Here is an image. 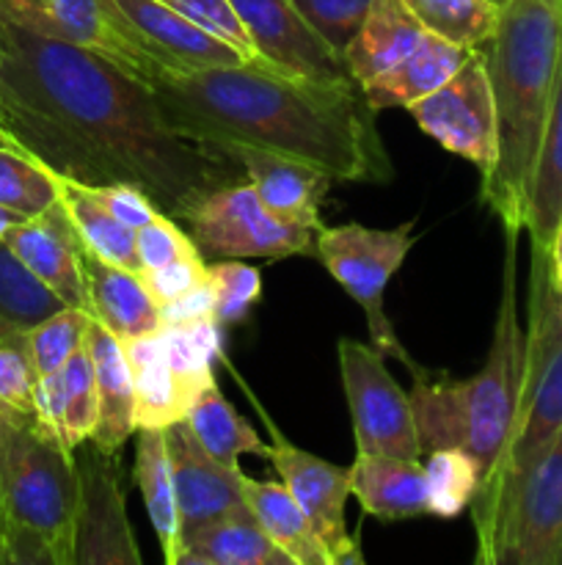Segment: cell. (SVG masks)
I'll return each instance as SVG.
<instances>
[{"label": "cell", "mask_w": 562, "mask_h": 565, "mask_svg": "<svg viewBox=\"0 0 562 565\" xmlns=\"http://www.w3.org/2000/svg\"><path fill=\"white\" fill-rule=\"evenodd\" d=\"M0 22V127L44 169L80 185L130 182L176 221L246 180L229 154L176 132L152 86L125 66Z\"/></svg>", "instance_id": "cell-1"}, {"label": "cell", "mask_w": 562, "mask_h": 565, "mask_svg": "<svg viewBox=\"0 0 562 565\" xmlns=\"http://www.w3.org/2000/svg\"><path fill=\"white\" fill-rule=\"evenodd\" d=\"M169 125L215 149L284 154L342 182H386L389 154L356 83H317L262 64L149 83Z\"/></svg>", "instance_id": "cell-2"}, {"label": "cell", "mask_w": 562, "mask_h": 565, "mask_svg": "<svg viewBox=\"0 0 562 565\" xmlns=\"http://www.w3.org/2000/svg\"><path fill=\"white\" fill-rule=\"evenodd\" d=\"M562 47V0H507L483 44L496 108V160L479 199L501 230L523 232Z\"/></svg>", "instance_id": "cell-3"}, {"label": "cell", "mask_w": 562, "mask_h": 565, "mask_svg": "<svg viewBox=\"0 0 562 565\" xmlns=\"http://www.w3.org/2000/svg\"><path fill=\"white\" fill-rule=\"evenodd\" d=\"M518 230H505V268L494 337L479 373L466 381H441L419 370L413 379V417L422 450L466 447L479 463L483 494L494 483L518 423L527 370V323L518 309Z\"/></svg>", "instance_id": "cell-4"}, {"label": "cell", "mask_w": 562, "mask_h": 565, "mask_svg": "<svg viewBox=\"0 0 562 565\" xmlns=\"http://www.w3.org/2000/svg\"><path fill=\"white\" fill-rule=\"evenodd\" d=\"M562 430V290L551 270L549 252L532 248L527 309V370L518 423L494 483L474 497L472 522L483 565H499L501 539L512 500L532 463Z\"/></svg>", "instance_id": "cell-5"}, {"label": "cell", "mask_w": 562, "mask_h": 565, "mask_svg": "<svg viewBox=\"0 0 562 565\" xmlns=\"http://www.w3.org/2000/svg\"><path fill=\"white\" fill-rule=\"evenodd\" d=\"M80 478L36 414L0 406V502L9 565H75Z\"/></svg>", "instance_id": "cell-6"}, {"label": "cell", "mask_w": 562, "mask_h": 565, "mask_svg": "<svg viewBox=\"0 0 562 565\" xmlns=\"http://www.w3.org/2000/svg\"><path fill=\"white\" fill-rule=\"evenodd\" d=\"M413 246V221L395 226V230H372L361 224L320 226L314 254L336 279V285L364 309L369 323V337L383 356H395L406 364L411 375H417L419 364L406 353L397 340L395 326L386 318L383 296L391 276L406 263Z\"/></svg>", "instance_id": "cell-7"}, {"label": "cell", "mask_w": 562, "mask_h": 565, "mask_svg": "<svg viewBox=\"0 0 562 565\" xmlns=\"http://www.w3.org/2000/svg\"><path fill=\"white\" fill-rule=\"evenodd\" d=\"M336 353L345 401L353 417L356 450L364 456L422 461L424 450L413 403L386 367L383 351L353 337H342Z\"/></svg>", "instance_id": "cell-8"}, {"label": "cell", "mask_w": 562, "mask_h": 565, "mask_svg": "<svg viewBox=\"0 0 562 565\" xmlns=\"http://www.w3.org/2000/svg\"><path fill=\"white\" fill-rule=\"evenodd\" d=\"M193 241L207 257L284 259L314 254L317 230L281 221L270 213L248 180L209 193L191 215Z\"/></svg>", "instance_id": "cell-9"}, {"label": "cell", "mask_w": 562, "mask_h": 565, "mask_svg": "<svg viewBox=\"0 0 562 565\" xmlns=\"http://www.w3.org/2000/svg\"><path fill=\"white\" fill-rule=\"evenodd\" d=\"M419 127L446 152L488 174L496 160V108L483 50L474 47L441 88L408 108Z\"/></svg>", "instance_id": "cell-10"}, {"label": "cell", "mask_w": 562, "mask_h": 565, "mask_svg": "<svg viewBox=\"0 0 562 565\" xmlns=\"http://www.w3.org/2000/svg\"><path fill=\"white\" fill-rule=\"evenodd\" d=\"M0 17L36 36L94 50L141 81H158V70L132 39L114 0H0Z\"/></svg>", "instance_id": "cell-11"}, {"label": "cell", "mask_w": 562, "mask_h": 565, "mask_svg": "<svg viewBox=\"0 0 562 565\" xmlns=\"http://www.w3.org/2000/svg\"><path fill=\"white\" fill-rule=\"evenodd\" d=\"M77 458L80 500H77L75 565H141L130 519L119 452L86 441Z\"/></svg>", "instance_id": "cell-12"}, {"label": "cell", "mask_w": 562, "mask_h": 565, "mask_svg": "<svg viewBox=\"0 0 562 565\" xmlns=\"http://www.w3.org/2000/svg\"><path fill=\"white\" fill-rule=\"evenodd\" d=\"M270 428L268 461L279 472L281 483L287 486L309 522L317 530L325 552H328L331 565H358L364 563L358 552L356 539L347 533L345 505L350 497V467H336V463L323 461L314 452L301 450L292 445L268 417Z\"/></svg>", "instance_id": "cell-13"}, {"label": "cell", "mask_w": 562, "mask_h": 565, "mask_svg": "<svg viewBox=\"0 0 562 565\" xmlns=\"http://www.w3.org/2000/svg\"><path fill=\"white\" fill-rule=\"evenodd\" d=\"M231 6L257 55L275 72L317 83H356L345 55L309 25L292 0H231Z\"/></svg>", "instance_id": "cell-14"}, {"label": "cell", "mask_w": 562, "mask_h": 565, "mask_svg": "<svg viewBox=\"0 0 562 565\" xmlns=\"http://www.w3.org/2000/svg\"><path fill=\"white\" fill-rule=\"evenodd\" d=\"M562 430L523 478L501 539L499 565H560Z\"/></svg>", "instance_id": "cell-15"}, {"label": "cell", "mask_w": 562, "mask_h": 565, "mask_svg": "<svg viewBox=\"0 0 562 565\" xmlns=\"http://www.w3.org/2000/svg\"><path fill=\"white\" fill-rule=\"evenodd\" d=\"M132 39L158 70V77H182L215 66L251 64L240 50L213 36L160 0H114Z\"/></svg>", "instance_id": "cell-16"}, {"label": "cell", "mask_w": 562, "mask_h": 565, "mask_svg": "<svg viewBox=\"0 0 562 565\" xmlns=\"http://www.w3.org/2000/svg\"><path fill=\"white\" fill-rule=\"evenodd\" d=\"M165 445H169L182 533L248 508L240 463H224L209 456L185 419L165 428Z\"/></svg>", "instance_id": "cell-17"}, {"label": "cell", "mask_w": 562, "mask_h": 565, "mask_svg": "<svg viewBox=\"0 0 562 565\" xmlns=\"http://www.w3.org/2000/svg\"><path fill=\"white\" fill-rule=\"evenodd\" d=\"M0 241L64 307H77L88 312V285L86 270H83L86 248H83L61 202L50 204L44 213L17 224Z\"/></svg>", "instance_id": "cell-18"}, {"label": "cell", "mask_w": 562, "mask_h": 565, "mask_svg": "<svg viewBox=\"0 0 562 565\" xmlns=\"http://www.w3.org/2000/svg\"><path fill=\"white\" fill-rule=\"evenodd\" d=\"M242 169L264 207L281 221L320 230V204L331 188V177L301 160L262 152L251 147L224 149Z\"/></svg>", "instance_id": "cell-19"}, {"label": "cell", "mask_w": 562, "mask_h": 565, "mask_svg": "<svg viewBox=\"0 0 562 565\" xmlns=\"http://www.w3.org/2000/svg\"><path fill=\"white\" fill-rule=\"evenodd\" d=\"M83 270L88 285V312L121 342L158 334L163 329L160 307L143 287L141 274L102 263L83 252Z\"/></svg>", "instance_id": "cell-20"}, {"label": "cell", "mask_w": 562, "mask_h": 565, "mask_svg": "<svg viewBox=\"0 0 562 565\" xmlns=\"http://www.w3.org/2000/svg\"><path fill=\"white\" fill-rule=\"evenodd\" d=\"M86 348L91 353L99 401V419L91 441L108 452H121L127 439L138 434L136 381H132L125 345L99 320H91Z\"/></svg>", "instance_id": "cell-21"}, {"label": "cell", "mask_w": 562, "mask_h": 565, "mask_svg": "<svg viewBox=\"0 0 562 565\" xmlns=\"http://www.w3.org/2000/svg\"><path fill=\"white\" fill-rule=\"evenodd\" d=\"M472 50L452 44L446 39L428 33L411 53L397 61L391 70L378 75L375 81L364 83L361 94L372 114L389 108H411L413 103L433 94L444 86L452 75L463 66Z\"/></svg>", "instance_id": "cell-22"}, {"label": "cell", "mask_w": 562, "mask_h": 565, "mask_svg": "<svg viewBox=\"0 0 562 565\" xmlns=\"http://www.w3.org/2000/svg\"><path fill=\"white\" fill-rule=\"evenodd\" d=\"M136 381V423L138 428L165 430L182 423L204 390L176 375L163 356V342L158 334L121 342Z\"/></svg>", "instance_id": "cell-23"}, {"label": "cell", "mask_w": 562, "mask_h": 565, "mask_svg": "<svg viewBox=\"0 0 562 565\" xmlns=\"http://www.w3.org/2000/svg\"><path fill=\"white\" fill-rule=\"evenodd\" d=\"M350 497H356L364 513L383 522L430 513L422 461L358 452L350 467Z\"/></svg>", "instance_id": "cell-24"}, {"label": "cell", "mask_w": 562, "mask_h": 565, "mask_svg": "<svg viewBox=\"0 0 562 565\" xmlns=\"http://www.w3.org/2000/svg\"><path fill=\"white\" fill-rule=\"evenodd\" d=\"M176 565H295L270 541L251 508L187 530Z\"/></svg>", "instance_id": "cell-25"}, {"label": "cell", "mask_w": 562, "mask_h": 565, "mask_svg": "<svg viewBox=\"0 0 562 565\" xmlns=\"http://www.w3.org/2000/svg\"><path fill=\"white\" fill-rule=\"evenodd\" d=\"M424 36H428V31L402 0H375L369 6V14L364 17L361 28L345 50V64L350 70V77L361 88L364 83L375 81L386 70H391L397 61L406 58Z\"/></svg>", "instance_id": "cell-26"}, {"label": "cell", "mask_w": 562, "mask_h": 565, "mask_svg": "<svg viewBox=\"0 0 562 565\" xmlns=\"http://www.w3.org/2000/svg\"><path fill=\"white\" fill-rule=\"evenodd\" d=\"M242 494L248 508L275 546L295 565H331L317 530L309 522L284 483L253 480L242 472Z\"/></svg>", "instance_id": "cell-27"}, {"label": "cell", "mask_w": 562, "mask_h": 565, "mask_svg": "<svg viewBox=\"0 0 562 565\" xmlns=\"http://www.w3.org/2000/svg\"><path fill=\"white\" fill-rule=\"evenodd\" d=\"M562 218V47L556 64L554 92H551L549 116H545L543 141H540L538 166H534L532 188H529L527 221L523 232L532 248L549 252L551 237Z\"/></svg>", "instance_id": "cell-28"}, {"label": "cell", "mask_w": 562, "mask_h": 565, "mask_svg": "<svg viewBox=\"0 0 562 565\" xmlns=\"http://www.w3.org/2000/svg\"><path fill=\"white\" fill-rule=\"evenodd\" d=\"M136 486L143 497V508L158 533L160 552L169 565H176L180 555V508H176L174 475H171L165 430L138 428L136 436Z\"/></svg>", "instance_id": "cell-29"}, {"label": "cell", "mask_w": 562, "mask_h": 565, "mask_svg": "<svg viewBox=\"0 0 562 565\" xmlns=\"http://www.w3.org/2000/svg\"><path fill=\"white\" fill-rule=\"evenodd\" d=\"M53 177L55 185H58L61 207L69 215L83 248H86L88 254H94V257L102 259V263L141 274L136 230H130V226L121 224L119 218H114V215L91 196V191H88L86 185H80V182L75 180H66V177L58 174Z\"/></svg>", "instance_id": "cell-30"}, {"label": "cell", "mask_w": 562, "mask_h": 565, "mask_svg": "<svg viewBox=\"0 0 562 565\" xmlns=\"http://www.w3.org/2000/svg\"><path fill=\"white\" fill-rule=\"evenodd\" d=\"M198 445L224 463H237L240 456H268V445L257 428L220 395L218 384L207 386L185 417Z\"/></svg>", "instance_id": "cell-31"}, {"label": "cell", "mask_w": 562, "mask_h": 565, "mask_svg": "<svg viewBox=\"0 0 562 565\" xmlns=\"http://www.w3.org/2000/svg\"><path fill=\"white\" fill-rule=\"evenodd\" d=\"M428 33L461 47H483L499 25V6L488 0H402Z\"/></svg>", "instance_id": "cell-32"}, {"label": "cell", "mask_w": 562, "mask_h": 565, "mask_svg": "<svg viewBox=\"0 0 562 565\" xmlns=\"http://www.w3.org/2000/svg\"><path fill=\"white\" fill-rule=\"evenodd\" d=\"M424 456L430 513L441 519L461 516L477 497L479 463L466 447H439Z\"/></svg>", "instance_id": "cell-33"}, {"label": "cell", "mask_w": 562, "mask_h": 565, "mask_svg": "<svg viewBox=\"0 0 562 565\" xmlns=\"http://www.w3.org/2000/svg\"><path fill=\"white\" fill-rule=\"evenodd\" d=\"M64 303L0 241V331H28Z\"/></svg>", "instance_id": "cell-34"}, {"label": "cell", "mask_w": 562, "mask_h": 565, "mask_svg": "<svg viewBox=\"0 0 562 565\" xmlns=\"http://www.w3.org/2000/svg\"><path fill=\"white\" fill-rule=\"evenodd\" d=\"M61 384H64V425H61V441L72 452L80 445L91 441L99 419L97 379H94V362L88 348L72 353L69 362L61 367Z\"/></svg>", "instance_id": "cell-35"}, {"label": "cell", "mask_w": 562, "mask_h": 565, "mask_svg": "<svg viewBox=\"0 0 562 565\" xmlns=\"http://www.w3.org/2000/svg\"><path fill=\"white\" fill-rule=\"evenodd\" d=\"M91 320L94 318L86 309L61 307L58 312H53L50 318L31 326L25 331V342L36 375H47L64 367L72 353H77L86 345Z\"/></svg>", "instance_id": "cell-36"}, {"label": "cell", "mask_w": 562, "mask_h": 565, "mask_svg": "<svg viewBox=\"0 0 562 565\" xmlns=\"http://www.w3.org/2000/svg\"><path fill=\"white\" fill-rule=\"evenodd\" d=\"M55 202H58V185L53 171L17 149L0 147V204L31 218Z\"/></svg>", "instance_id": "cell-37"}, {"label": "cell", "mask_w": 562, "mask_h": 565, "mask_svg": "<svg viewBox=\"0 0 562 565\" xmlns=\"http://www.w3.org/2000/svg\"><path fill=\"white\" fill-rule=\"evenodd\" d=\"M207 276L215 292V323L220 329L246 320L253 303L262 298V274L242 259H220L207 265Z\"/></svg>", "instance_id": "cell-38"}, {"label": "cell", "mask_w": 562, "mask_h": 565, "mask_svg": "<svg viewBox=\"0 0 562 565\" xmlns=\"http://www.w3.org/2000/svg\"><path fill=\"white\" fill-rule=\"evenodd\" d=\"M36 379L25 331H0V406L33 414Z\"/></svg>", "instance_id": "cell-39"}, {"label": "cell", "mask_w": 562, "mask_h": 565, "mask_svg": "<svg viewBox=\"0 0 562 565\" xmlns=\"http://www.w3.org/2000/svg\"><path fill=\"white\" fill-rule=\"evenodd\" d=\"M292 3L336 53L345 55L347 44L353 42L375 0H292Z\"/></svg>", "instance_id": "cell-40"}, {"label": "cell", "mask_w": 562, "mask_h": 565, "mask_svg": "<svg viewBox=\"0 0 562 565\" xmlns=\"http://www.w3.org/2000/svg\"><path fill=\"white\" fill-rule=\"evenodd\" d=\"M160 3H165L169 9L180 11L182 17H187L191 22H196L198 28H204L207 33H213V36L224 39L226 44H231L235 50H240L242 55H246L251 64H264L262 58L257 55V50H253L251 39H248L246 28H242L240 17H237L235 6H231V0H160ZM273 70V66H270Z\"/></svg>", "instance_id": "cell-41"}, {"label": "cell", "mask_w": 562, "mask_h": 565, "mask_svg": "<svg viewBox=\"0 0 562 565\" xmlns=\"http://www.w3.org/2000/svg\"><path fill=\"white\" fill-rule=\"evenodd\" d=\"M136 246H138V263L141 270L147 268H160V265H169L180 257H193L198 252L196 241L191 235L180 230L176 218L160 213L154 215L149 224H143L136 232Z\"/></svg>", "instance_id": "cell-42"}, {"label": "cell", "mask_w": 562, "mask_h": 565, "mask_svg": "<svg viewBox=\"0 0 562 565\" xmlns=\"http://www.w3.org/2000/svg\"><path fill=\"white\" fill-rule=\"evenodd\" d=\"M204 279H207V263L202 259V254L180 257L169 265H160V268L141 270L143 287L158 301V307L176 301L180 296L191 292L193 287L202 285Z\"/></svg>", "instance_id": "cell-43"}, {"label": "cell", "mask_w": 562, "mask_h": 565, "mask_svg": "<svg viewBox=\"0 0 562 565\" xmlns=\"http://www.w3.org/2000/svg\"><path fill=\"white\" fill-rule=\"evenodd\" d=\"M91 191V196L108 210L114 218H119L121 224H127L130 230H141L143 224L160 215L163 210L141 191V188L130 185V182H114V185H86Z\"/></svg>", "instance_id": "cell-44"}, {"label": "cell", "mask_w": 562, "mask_h": 565, "mask_svg": "<svg viewBox=\"0 0 562 565\" xmlns=\"http://www.w3.org/2000/svg\"><path fill=\"white\" fill-rule=\"evenodd\" d=\"M160 318H163V326H193L202 320H215V292L209 276L191 292L160 307Z\"/></svg>", "instance_id": "cell-45"}, {"label": "cell", "mask_w": 562, "mask_h": 565, "mask_svg": "<svg viewBox=\"0 0 562 565\" xmlns=\"http://www.w3.org/2000/svg\"><path fill=\"white\" fill-rule=\"evenodd\" d=\"M549 259H551V270H554V279L562 281V218H560V224H556L554 237H551Z\"/></svg>", "instance_id": "cell-46"}, {"label": "cell", "mask_w": 562, "mask_h": 565, "mask_svg": "<svg viewBox=\"0 0 562 565\" xmlns=\"http://www.w3.org/2000/svg\"><path fill=\"white\" fill-rule=\"evenodd\" d=\"M22 221H25V215L17 213V210H11V207H6V204H0V237H3L9 230H14L17 224H22Z\"/></svg>", "instance_id": "cell-47"}, {"label": "cell", "mask_w": 562, "mask_h": 565, "mask_svg": "<svg viewBox=\"0 0 562 565\" xmlns=\"http://www.w3.org/2000/svg\"><path fill=\"white\" fill-rule=\"evenodd\" d=\"M0 147H3V149H17V152H22V149L14 143V138H11L6 130H0ZM22 154H25V152H22Z\"/></svg>", "instance_id": "cell-48"}, {"label": "cell", "mask_w": 562, "mask_h": 565, "mask_svg": "<svg viewBox=\"0 0 562 565\" xmlns=\"http://www.w3.org/2000/svg\"><path fill=\"white\" fill-rule=\"evenodd\" d=\"M3 533H6V519H3V502H0V544L6 546V541H3Z\"/></svg>", "instance_id": "cell-49"}, {"label": "cell", "mask_w": 562, "mask_h": 565, "mask_svg": "<svg viewBox=\"0 0 562 565\" xmlns=\"http://www.w3.org/2000/svg\"><path fill=\"white\" fill-rule=\"evenodd\" d=\"M0 55H3V22H0ZM3 130V127H0Z\"/></svg>", "instance_id": "cell-50"}, {"label": "cell", "mask_w": 562, "mask_h": 565, "mask_svg": "<svg viewBox=\"0 0 562 565\" xmlns=\"http://www.w3.org/2000/svg\"><path fill=\"white\" fill-rule=\"evenodd\" d=\"M488 3H494V6H499V9H501V6H507V0H488Z\"/></svg>", "instance_id": "cell-51"}, {"label": "cell", "mask_w": 562, "mask_h": 565, "mask_svg": "<svg viewBox=\"0 0 562 565\" xmlns=\"http://www.w3.org/2000/svg\"><path fill=\"white\" fill-rule=\"evenodd\" d=\"M556 285H560V290H562V281H556Z\"/></svg>", "instance_id": "cell-52"}, {"label": "cell", "mask_w": 562, "mask_h": 565, "mask_svg": "<svg viewBox=\"0 0 562 565\" xmlns=\"http://www.w3.org/2000/svg\"><path fill=\"white\" fill-rule=\"evenodd\" d=\"M560 565H562V555H560Z\"/></svg>", "instance_id": "cell-53"}]
</instances>
